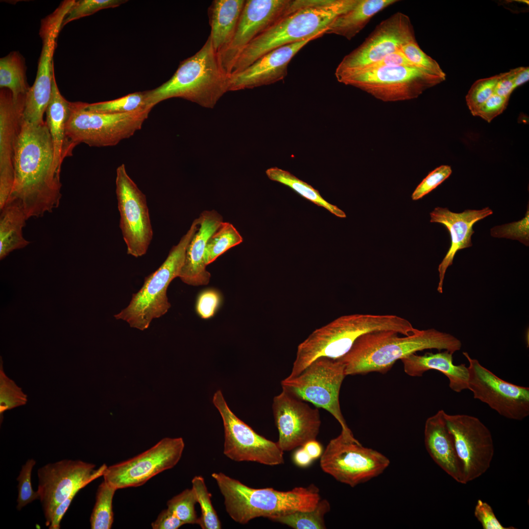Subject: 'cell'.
<instances>
[{"mask_svg":"<svg viewBox=\"0 0 529 529\" xmlns=\"http://www.w3.org/2000/svg\"><path fill=\"white\" fill-rule=\"evenodd\" d=\"M53 159L46 121L34 124L22 120L14 146V185L7 202H19L27 219L51 212L60 204V173L54 169Z\"/></svg>","mask_w":529,"mask_h":529,"instance_id":"obj_1","label":"cell"},{"mask_svg":"<svg viewBox=\"0 0 529 529\" xmlns=\"http://www.w3.org/2000/svg\"><path fill=\"white\" fill-rule=\"evenodd\" d=\"M358 0H292L287 12L242 50L230 74L239 72L266 53L312 37H321L339 15Z\"/></svg>","mask_w":529,"mask_h":529,"instance_id":"obj_2","label":"cell"},{"mask_svg":"<svg viewBox=\"0 0 529 529\" xmlns=\"http://www.w3.org/2000/svg\"><path fill=\"white\" fill-rule=\"evenodd\" d=\"M392 330L374 331L362 335L350 350L338 359L347 375L377 372L385 373L398 360L426 349L445 350L452 354L460 350V340L434 329L418 330L400 337Z\"/></svg>","mask_w":529,"mask_h":529,"instance_id":"obj_3","label":"cell"},{"mask_svg":"<svg viewBox=\"0 0 529 529\" xmlns=\"http://www.w3.org/2000/svg\"><path fill=\"white\" fill-rule=\"evenodd\" d=\"M212 477L224 497L226 512L241 524L257 517L272 520L288 512L312 510L321 499L314 484L281 491L272 488H253L221 472L213 473Z\"/></svg>","mask_w":529,"mask_h":529,"instance_id":"obj_4","label":"cell"},{"mask_svg":"<svg viewBox=\"0 0 529 529\" xmlns=\"http://www.w3.org/2000/svg\"><path fill=\"white\" fill-rule=\"evenodd\" d=\"M228 78L209 36L197 52L180 63L168 80L146 91L149 106L152 109L162 101L179 97L213 108L229 91Z\"/></svg>","mask_w":529,"mask_h":529,"instance_id":"obj_5","label":"cell"},{"mask_svg":"<svg viewBox=\"0 0 529 529\" xmlns=\"http://www.w3.org/2000/svg\"><path fill=\"white\" fill-rule=\"evenodd\" d=\"M395 322L391 314H353L340 316L312 332L299 344L291 371L288 377L299 375L320 357L338 359L363 334L392 330Z\"/></svg>","mask_w":529,"mask_h":529,"instance_id":"obj_6","label":"cell"},{"mask_svg":"<svg viewBox=\"0 0 529 529\" xmlns=\"http://www.w3.org/2000/svg\"><path fill=\"white\" fill-rule=\"evenodd\" d=\"M198 217L178 243L174 245L162 264L144 278L141 289L132 294L129 305L114 315L117 319L127 322L130 326L143 331L154 318L161 317L170 308L167 295L171 282L179 277L187 247L198 227Z\"/></svg>","mask_w":529,"mask_h":529,"instance_id":"obj_7","label":"cell"},{"mask_svg":"<svg viewBox=\"0 0 529 529\" xmlns=\"http://www.w3.org/2000/svg\"><path fill=\"white\" fill-rule=\"evenodd\" d=\"M335 75L339 82L358 88L385 102L416 98L445 80L415 66L362 68Z\"/></svg>","mask_w":529,"mask_h":529,"instance_id":"obj_8","label":"cell"},{"mask_svg":"<svg viewBox=\"0 0 529 529\" xmlns=\"http://www.w3.org/2000/svg\"><path fill=\"white\" fill-rule=\"evenodd\" d=\"M85 102H71L66 124V135L76 146H114L140 130L151 110L146 108L122 114L88 111Z\"/></svg>","mask_w":529,"mask_h":529,"instance_id":"obj_9","label":"cell"},{"mask_svg":"<svg viewBox=\"0 0 529 529\" xmlns=\"http://www.w3.org/2000/svg\"><path fill=\"white\" fill-rule=\"evenodd\" d=\"M345 376L344 365L339 359L320 357L298 376L282 380L281 386L295 397L326 410L340 424L341 433L352 437L339 402L340 389Z\"/></svg>","mask_w":529,"mask_h":529,"instance_id":"obj_10","label":"cell"},{"mask_svg":"<svg viewBox=\"0 0 529 529\" xmlns=\"http://www.w3.org/2000/svg\"><path fill=\"white\" fill-rule=\"evenodd\" d=\"M389 464L382 453L341 433L329 441L320 460L325 473L352 487L379 476Z\"/></svg>","mask_w":529,"mask_h":529,"instance_id":"obj_11","label":"cell"},{"mask_svg":"<svg viewBox=\"0 0 529 529\" xmlns=\"http://www.w3.org/2000/svg\"><path fill=\"white\" fill-rule=\"evenodd\" d=\"M213 403L222 418L224 430L223 454L236 461H253L274 466L283 464L284 452L277 442L255 432L239 419L228 406L220 390Z\"/></svg>","mask_w":529,"mask_h":529,"instance_id":"obj_12","label":"cell"},{"mask_svg":"<svg viewBox=\"0 0 529 529\" xmlns=\"http://www.w3.org/2000/svg\"><path fill=\"white\" fill-rule=\"evenodd\" d=\"M116 193L127 253L141 257L148 249L153 230L145 195L129 176L124 164L116 169Z\"/></svg>","mask_w":529,"mask_h":529,"instance_id":"obj_13","label":"cell"},{"mask_svg":"<svg viewBox=\"0 0 529 529\" xmlns=\"http://www.w3.org/2000/svg\"><path fill=\"white\" fill-rule=\"evenodd\" d=\"M469 366L468 389L474 398L486 404L501 416L521 421L529 415V388L502 380L480 362L463 352Z\"/></svg>","mask_w":529,"mask_h":529,"instance_id":"obj_14","label":"cell"},{"mask_svg":"<svg viewBox=\"0 0 529 529\" xmlns=\"http://www.w3.org/2000/svg\"><path fill=\"white\" fill-rule=\"evenodd\" d=\"M185 446L181 437H166L142 453L107 467L104 481L117 490L144 484L149 479L175 466Z\"/></svg>","mask_w":529,"mask_h":529,"instance_id":"obj_15","label":"cell"},{"mask_svg":"<svg viewBox=\"0 0 529 529\" xmlns=\"http://www.w3.org/2000/svg\"><path fill=\"white\" fill-rule=\"evenodd\" d=\"M95 467L80 460L63 459L38 469L37 492L46 526L50 525L52 514L60 504L76 488H83L102 476L107 466L103 464L96 469Z\"/></svg>","mask_w":529,"mask_h":529,"instance_id":"obj_16","label":"cell"},{"mask_svg":"<svg viewBox=\"0 0 529 529\" xmlns=\"http://www.w3.org/2000/svg\"><path fill=\"white\" fill-rule=\"evenodd\" d=\"M458 457L463 466L465 483L480 477L490 467L494 448L489 430L477 417L445 413Z\"/></svg>","mask_w":529,"mask_h":529,"instance_id":"obj_17","label":"cell"},{"mask_svg":"<svg viewBox=\"0 0 529 529\" xmlns=\"http://www.w3.org/2000/svg\"><path fill=\"white\" fill-rule=\"evenodd\" d=\"M68 11L67 7L60 5L42 21L40 30L43 43L41 53L35 81L26 95L23 115V120L26 122L39 124L45 121L43 116L52 91L53 55L56 41Z\"/></svg>","mask_w":529,"mask_h":529,"instance_id":"obj_18","label":"cell"},{"mask_svg":"<svg viewBox=\"0 0 529 529\" xmlns=\"http://www.w3.org/2000/svg\"><path fill=\"white\" fill-rule=\"evenodd\" d=\"M414 39L409 18L405 14L396 12L382 21L360 46L344 57L335 74L377 62L401 49L404 44Z\"/></svg>","mask_w":529,"mask_h":529,"instance_id":"obj_19","label":"cell"},{"mask_svg":"<svg viewBox=\"0 0 529 529\" xmlns=\"http://www.w3.org/2000/svg\"><path fill=\"white\" fill-rule=\"evenodd\" d=\"M272 409L281 450L289 451L316 439L321 425L319 410L286 390L273 398Z\"/></svg>","mask_w":529,"mask_h":529,"instance_id":"obj_20","label":"cell"},{"mask_svg":"<svg viewBox=\"0 0 529 529\" xmlns=\"http://www.w3.org/2000/svg\"><path fill=\"white\" fill-rule=\"evenodd\" d=\"M292 0H246L234 35L219 53L223 70L229 75L238 57L253 40L288 11Z\"/></svg>","mask_w":529,"mask_h":529,"instance_id":"obj_21","label":"cell"},{"mask_svg":"<svg viewBox=\"0 0 529 529\" xmlns=\"http://www.w3.org/2000/svg\"><path fill=\"white\" fill-rule=\"evenodd\" d=\"M312 37L283 46L264 54L242 71L229 75V91L253 89L284 79L292 58L310 42Z\"/></svg>","mask_w":529,"mask_h":529,"instance_id":"obj_22","label":"cell"},{"mask_svg":"<svg viewBox=\"0 0 529 529\" xmlns=\"http://www.w3.org/2000/svg\"><path fill=\"white\" fill-rule=\"evenodd\" d=\"M492 214V210L488 207L481 210H466L460 213L452 212L447 208L438 207L430 213V222L445 226L451 238L450 248L438 267L439 278L437 288L438 292H443L446 270L453 264L457 252L472 246L471 237L474 233V224Z\"/></svg>","mask_w":529,"mask_h":529,"instance_id":"obj_23","label":"cell"},{"mask_svg":"<svg viewBox=\"0 0 529 529\" xmlns=\"http://www.w3.org/2000/svg\"><path fill=\"white\" fill-rule=\"evenodd\" d=\"M198 227L186 251L179 278L184 283L193 286L209 284L211 273L206 269L204 255L208 240L223 221L216 210L203 211L198 217Z\"/></svg>","mask_w":529,"mask_h":529,"instance_id":"obj_24","label":"cell"},{"mask_svg":"<svg viewBox=\"0 0 529 529\" xmlns=\"http://www.w3.org/2000/svg\"><path fill=\"white\" fill-rule=\"evenodd\" d=\"M443 410L429 417L425 425L424 442L433 461L457 482L466 484L463 466L458 457L453 435L446 424Z\"/></svg>","mask_w":529,"mask_h":529,"instance_id":"obj_25","label":"cell"},{"mask_svg":"<svg viewBox=\"0 0 529 529\" xmlns=\"http://www.w3.org/2000/svg\"><path fill=\"white\" fill-rule=\"evenodd\" d=\"M26 95L14 100L11 91H0V174L14 175V146L19 134Z\"/></svg>","mask_w":529,"mask_h":529,"instance_id":"obj_26","label":"cell"},{"mask_svg":"<svg viewBox=\"0 0 529 529\" xmlns=\"http://www.w3.org/2000/svg\"><path fill=\"white\" fill-rule=\"evenodd\" d=\"M453 354L447 350L435 354L428 353L424 355L413 353L401 360L404 371L408 375L421 377L428 370H437L448 379L450 388L459 393L468 389V369L465 364H454Z\"/></svg>","mask_w":529,"mask_h":529,"instance_id":"obj_27","label":"cell"},{"mask_svg":"<svg viewBox=\"0 0 529 529\" xmlns=\"http://www.w3.org/2000/svg\"><path fill=\"white\" fill-rule=\"evenodd\" d=\"M70 102L60 93L53 71L51 97L46 111V122L53 147L54 168L59 173L63 160L72 155V150L75 146L66 135V124Z\"/></svg>","mask_w":529,"mask_h":529,"instance_id":"obj_28","label":"cell"},{"mask_svg":"<svg viewBox=\"0 0 529 529\" xmlns=\"http://www.w3.org/2000/svg\"><path fill=\"white\" fill-rule=\"evenodd\" d=\"M245 0H214L209 8L211 38L215 50L221 52L236 30Z\"/></svg>","mask_w":529,"mask_h":529,"instance_id":"obj_29","label":"cell"},{"mask_svg":"<svg viewBox=\"0 0 529 529\" xmlns=\"http://www.w3.org/2000/svg\"><path fill=\"white\" fill-rule=\"evenodd\" d=\"M398 1L396 0H358L355 5L337 17L327 27L325 34H334L350 40L359 33L376 14Z\"/></svg>","mask_w":529,"mask_h":529,"instance_id":"obj_30","label":"cell"},{"mask_svg":"<svg viewBox=\"0 0 529 529\" xmlns=\"http://www.w3.org/2000/svg\"><path fill=\"white\" fill-rule=\"evenodd\" d=\"M0 211V258L2 259L12 251L23 248L30 242L23 235L27 218L20 203L9 201Z\"/></svg>","mask_w":529,"mask_h":529,"instance_id":"obj_31","label":"cell"},{"mask_svg":"<svg viewBox=\"0 0 529 529\" xmlns=\"http://www.w3.org/2000/svg\"><path fill=\"white\" fill-rule=\"evenodd\" d=\"M25 61L17 51H13L0 59V88L9 89L14 100L25 95L29 87L26 77Z\"/></svg>","mask_w":529,"mask_h":529,"instance_id":"obj_32","label":"cell"},{"mask_svg":"<svg viewBox=\"0 0 529 529\" xmlns=\"http://www.w3.org/2000/svg\"><path fill=\"white\" fill-rule=\"evenodd\" d=\"M265 172L269 179L289 187L304 198L318 206L324 208L337 216L346 217V214L343 211L327 202L317 190L289 172L273 167L267 169Z\"/></svg>","mask_w":529,"mask_h":529,"instance_id":"obj_33","label":"cell"},{"mask_svg":"<svg viewBox=\"0 0 529 529\" xmlns=\"http://www.w3.org/2000/svg\"><path fill=\"white\" fill-rule=\"evenodd\" d=\"M331 506L326 499H320L316 507L309 511H294L274 518L272 521L285 524L294 529H324L325 514Z\"/></svg>","mask_w":529,"mask_h":529,"instance_id":"obj_34","label":"cell"},{"mask_svg":"<svg viewBox=\"0 0 529 529\" xmlns=\"http://www.w3.org/2000/svg\"><path fill=\"white\" fill-rule=\"evenodd\" d=\"M243 241V238L231 223L222 222L207 240L204 255L206 265L231 248Z\"/></svg>","mask_w":529,"mask_h":529,"instance_id":"obj_35","label":"cell"},{"mask_svg":"<svg viewBox=\"0 0 529 529\" xmlns=\"http://www.w3.org/2000/svg\"><path fill=\"white\" fill-rule=\"evenodd\" d=\"M87 110L106 114H122L149 108L146 91L129 94L111 100L86 103Z\"/></svg>","mask_w":529,"mask_h":529,"instance_id":"obj_36","label":"cell"},{"mask_svg":"<svg viewBox=\"0 0 529 529\" xmlns=\"http://www.w3.org/2000/svg\"><path fill=\"white\" fill-rule=\"evenodd\" d=\"M104 481L99 485L90 517L92 529H110L114 520L113 499L116 491Z\"/></svg>","mask_w":529,"mask_h":529,"instance_id":"obj_37","label":"cell"},{"mask_svg":"<svg viewBox=\"0 0 529 529\" xmlns=\"http://www.w3.org/2000/svg\"><path fill=\"white\" fill-rule=\"evenodd\" d=\"M193 489L201 511L198 518V525L203 529H220L221 523L214 509L204 478L201 476H195L192 481Z\"/></svg>","mask_w":529,"mask_h":529,"instance_id":"obj_38","label":"cell"},{"mask_svg":"<svg viewBox=\"0 0 529 529\" xmlns=\"http://www.w3.org/2000/svg\"><path fill=\"white\" fill-rule=\"evenodd\" d=\"M27 396L15 382L5 373L1 358L0 363V416L3 420V413L8 410L25 405Z\"/></svg>","mask_w":529,"mask_h":529,"instance_id":"obj_39","label":"cell"},{"mask_svg":"<svg viewBox=\"0 0 529 529\" xmlns=\"http://www.w3.org/2000/svg\"><path fill=\"white\" fill-rule=\"evenodd\" d=\"M197 503L193 489H186L167 502V506L184 524H198L195 510Z\"/></svg>","mask_w":529,"mask_h":529,"instance_id":"obj_40","label":"cell"},{"mask_svg":"<svg viewBox=\"0 0 529 529\" xmlns=\"http://www.w3.org/2000/svg\"><path fill=\"white\" fill-rule=\"evenodd\" d=\"M401 49L416 67L430 73L446 79V74L439 64L421 49L415 39L404 44Z\"/></svg>","mask_w":529,"mask_h":529,"instance_id":"obj_41","label":"cell"},{"mask_svg":"<svg viewBox=\"0 0 529 529\" xmlns=\"http://www.w3.org/2000/svg\"><path fill=\"white\" fill-rule=\"evenodd\" d=\"M127 0H79L75 1L65 16L62 27L68 23L90 16L100 10L120 6Z\"/></svg>","mask_w":529,"mask_h":529,"instance_id":"obj_42","label":"cell"},{"mask_svg":"<svg viewBox=\"0 0 529 529\" xmlns=\"http://www.w3.org/2000/svg\"><path fill=\"white\" fill-rule=\"evenodd\" d=\"M500 74L476 81L466 96L467 105L472 115L490 96L494 94L495 88Z\"/></svg>","mask_w":529,"mask_h":529,"instance_id":"obj_43","label":"cell"},{"mask_svg":"<svg viewBox=\"0 0 529 529\" xmlns=\"http://www.w3.org/2000/svg\"><path fill=\"white\" fill-rule=\"evenodd\" d=\"M491 235L495 238H504L517 240L526 246L529 244V206L525 217L518 221L494 226L491 229Z\"/></svg>","mask_w":529,"mask_h":529,"instance_id":"obj_44","label":"cell"},{"mask_svg":"<svg viewBox=\"0 0 529 529\" xmlns=\"http://www.w3.org/2000/svg\"><path fill=\"white\" fill-rule=\"evenodd\" d=\"M35 464L36 461L33 459L27 460L22 466L17 479L18 485L16 507L19 510L33 501L39 499L37 491H34L31 485V472Z\"/></svg>","mask_w":529,"mask_h":529,"instance_id":"obj_45","label":"cell"},{"mask_svg":"<svg viewBox=\"0 0 529 529\" xmlns=\"http://www.w3.org/2000/svg\"><path fill=\"white\" fill-rule=\"evenodd\" d=\"M452 173V169L448 165H442L433 171L422 181L412 194L411 198L416 200L422 198L444 181Z\"/></svg>","mask_w":529,"mask_h":529,"instance_id":"obj_46","label":"cell"},{"mask_svg":"<svg viewBox=\"0 0 529 529\" xmlns=\"http://www.w3.org/2000/svg\"><path fill=\"white\" fill-rule=\"evenodd\" d=\"M221 295L216 289H210L202 291L198 296L195 304L197 314L204 319L214 316L220 306Z\"/></svg>","mask_w":529,"mask_h":529,"instance_id":"obj_47","label":"cell"},{"mask_svg":"<svg viewBox=\"0 0 529 529\" xmlns=\"http://www.w3.org/2000/svg\"><path fill=\"white\" fill-rule=\"evenodd\" d=\"M509 98V97L493 94L476 110L473 115L480 117L490 122L506 109Z\"/></svg>","mask_w":529,"mask_h":529,"instance_id":"obj_48","label":"cell"},{"mask_svg":"<svg viewBox=\"0 0 529 529\" xmlns=\"http://www.w3.org/2000/svg\"><path fill=\"white\" fill-rule=\"evenodd\" d=\"M474 515L481 523L483 529H515L513 527H505L496 517L491 506L478 500L475 506Z\"/></svg>","mask_w":529,"mask_h":529,"instance_id":"obj_49","label":"cell"},{"mask_svg":"<svg viewBox=\"0 0 529 529\" xmlns=\"http://www.w3.org/2000/svg\"><path fill=\"white\" fill-rule=\"evenodd\" d=\"M184 524L168 508L161 511L151 523L153 529H177Z\"/></svg>","mask_w":529,"mask_h":529,"instance_id":"obj_50","label":"cell"},{"mask_svg":"<svg viewBox=\"0 0 529 529\" xmlns=\"http://www.w3.org/2000/svg\"><path fill=\"white\" fill-rule=\"evenodd\" d=\"M391 66H415L408 59L402 50L400 49L387 55L381 60L363 68Z\"/></svg>","mask_w":529,"mask_h":529,"instance_id":"obj_51","label":"cell"},{"mask_svg":"<svg viewBox=\"0 0 529 529\" xmlns=\"http://www.w3.org/2000/svg\"><path fill=\"white\" fill-rule=\"evenodd\" d=\"M500 77L495 88L494 94L509 97L515 90L514 86V69L509 72L499 74Z\"/></svg>","mask_w":529,"mask_h":529,"instance_id":"obj_52","label":"cell"},{"mask_svg":"<svg viewBox=\"0 0 529 529\" xmlns=\"http://www.w3.org/2000/svg\"><path fill=\"white\" fill-rule=\"evenodd\" d=\"M82 489L81 487H78L75 489L57 506L52 514L50 525L48 527V529H59L60 528V523L62 518L68 509L75 495Z\"/></svg>","mask_w":529,"mask_h":529,"instance_id":"obj_53","label":"cell"},{"mask_svg":"<svg viewBox=\"0 0 529 529\" xmlns=\"http://www.w3.org/2000/svg\"><path fill=\"white\" fill-rule=\"evenodd\" d=\"M292 458L294 464L301 468L309 467L314 460L303 446L294 452Z\"/></svg>","mask_w":529,"mask_h":529,"instance_id":"obj_54","label":"cell"},{"mask_svg":"<svg viewBox=\"0 0 529 529\" xmlns=\"http://www.w3.org/2000/svg\"><path fill=\"white\" fill-rule=\"evenodd\" d=\"M302 446L314 460L321 457L323 452L322 445L316 439L309 441Z\"/></svg>","mask_w":529,"mask_h":529,"instance_id":"obj_55","label":"cell"},{"mask_svg":"<svg viewBox=\"0 0 529 529\" xmlns=\"http://www.w3.org/2000/svg\"><path fill=\"white\" fill-rule=\"evenodd\" d=\"M514 86L515 89L524 84L529 79V68L520 67L514 69Z\"/></svg>","mask_w":529,"mask_h":529,"instance_id":"obj_56","label":"cell"}]
</instances>
